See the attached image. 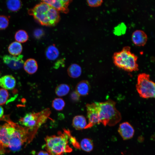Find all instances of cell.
<instances>
[{
  "label": "cell",
  "instance_id": "6da1fadb",
  "mask_svg": "<svg viewBox=\"0 0 155 155\" xmlns=\"http://www.w3.org/2000/svg\"><path fill=\"white\" fill-rule=\"evenodd\" d=\"M69 130L58 131L57 135L47 136L44 139V148L49 155H63L72 151L69 144Z\"/></svg>",
  "mask_w": 155,
  "mask_h": 155
},
{
  "label": "cell",
  "instance_id": "7a4b0ae2",
  "mask_svg": "<svg viewBox=\"0 0 155 155\" xmlns=\"http://www.w3.org/2000/svg\"><path fill=\"white\" fill-rule=\"evenodd\" d=\"M28 12L43 25H54L59 19L58 11L43 1L29 9Z\"/></svg>",
  "mask_w": 155,
  "mask_h": 155
},
{
  "label": "cell",
  "instance_id": "3957f363",
  "mask_svg": "<svg viewBox=\"0 0 155 155\" xmlns=\"http://www.w3.org/2000/svg\"><path fill=\"white\" fill-rule=\"evenodd\" d=\"M100 123L104 126H113L120 121L121 116L116 107V102L108 99L102 102H96Z\"/></svg>",
  "mask_w": 155,
  "mask_h": 155
},
{
  "label": "cell",
  "instance_id": "277c9868",
  "mask_svg": "<svg viewBox=\"0 0 155 155\" xmlns=\"http://www.w3.org/2000/svg\"><path fill=\"white\" fill-rule=\"evenodd\" d=\"M51 113L50 108H47L39 112L27 113L20 119V123L28 129L29 142L32 140L38 128L46 121Z\"/></svg>",
  "mask_w": 155,
  "mask_h": 155
},
{
  "label": "cell",
  "instance_id": "5b68a950",
  "mask_svg": "<svg viewBox=\"0 0 155 155\" xmlns=\"http://www.w3.org/2000/svg\"><path fill=\"white\" fill-rule=\"evenodd\" d=\"M130 47L126 46L120 51L115 53L113 56V63L119 68L128 72L138 70L137 57L131 51Z\"/></svg>",
  "mask_w": 155,
  "mask_h": 155
},
{
  "label": "cell",
  "instance_id": "8992f818",
  "mask_svg": "<svg viewBox=\"0 0 155 155\" xmlns=\"http://www.w3.org/2000/svg\"><path fill=\"white\" fill-rule=\"evenodd\" d=\"M136 88L141 97L144 98L155 97V83L150 80L149 74L142 73L138 75Z\"/></svg>",
  "mask_w": 155,
  "mask_h": 155
},
{
  "label": "cell",
  "instance_id": "52a82bcc",
  "mask_svg": "<svg viewBox=\"0 0 155 155\" xmlns=\"http://www.w3.org/2000/svg\"><path fill=\"white\" fill-rule=\"evenodd\" d=\"M15 131L9 143L8 146L12 151H17L20 149L23 144L29 138L28 129L23 127L13 122Z\"/></svg>",
  "mask_w": 155,
  "mask_h": 155
},
{
  "label": "cell",
  "instance_id": "ba28073f",
  "mask_svg": "<svg viewBox=\"0 0 155 155\" xmlns=\"http://www.w3.org/2000/svg\"><path fill=\"white\" fill-rule=\"evenodd\" d=\"M7 122L0 125V142L3 146L8 147L9 141L15 131L13 122L8 116L3 117L2 119Z\"/></svg>",
  "mask_w": 155,
  "mask_h": 155
},
{
  "label": "cell",
  "instance_id": "9c48e42d",
  "mask_svg": "<svg viewBox=\"0 0 155 155\" xmlns=\"http://www.w3.org/2000/svg\"><path fill=\"white\" fill-rule=\"evenodd\" d=\"M88 123L85 129L91 127L94 125L100 123L98 112L96 102L86 105Z\"/></svg>",
  "mask_w": 155,
  "mask_h": 155
},
{
  "label": "cell",
  "instance_id": "30bf717a",
  "mask_svg": "<svg viewBox=\"0 0 155 155\" xmlns=\"http://www.w3.org/2000/svg\"><path fill=\"white\" fill-rule=\"evenodd\" d=\"M23 57V55H21L16 56L5 55L3 57V62L10 68L18 69L23 66L24 61Z\"/></svg>",
  "mask_w": 155,
  "mask_h": 155
},
{
  "label": "cell",
  "instance_id": "8fae6325",
  "mask_svg": "<svg viewBox=\"0 0 155 155\" xmlns=\"http://www.w3.org/2000/svg\"><path fill=\"white\" fill-rule=\"evenodd\" d=\"M118 132L122 139L126 140L133 137L135 130L130 123L127 122H125L119 125Z\"/></svg>",
  "mask_w": 155,
  "mask_h": 155
},
{
  "label": "cell",
  "instance_id": "7c38bea8",
  "mask_svg": "<svg viewBox=\"0 0 155 155\" xmlns=\"http://www.w3.org/2000/svg\"><path fill=\"white\" fill-rule=\"evenodd\" d=\"M42 1L48 4L58 11H61L66 13L68 11V5L70 1L49 0H43Z\"/></svg>",
  "mask_w": 155,
  "mask_h": 155
},
{
  "label": "cell",
  "instance_id": "4fadbf2b",
  "mask_svg": "<svg viewBox=\"0 0 155 155\" xmlns=\"http://www.w3.org/2000/svg\"><path fill=\"white\" fill-rule=\"evenodd\" d=\"M131 39L133 43L138 46H144L146 43L148 37L146 33L143 31L136 30L132 33Z\"/></svg>",
  "mask_w": 155,
  "mask_h": 155
},
{
  "label": "cell",
  "instance_id": "5bb4252c",
  "mask_svg": "<svg viewBox=\"0 0 155 155\" xmlns=\"http://www.w3.org/2000/svg\"><path fill=\"white\" fill-rule=\"evenodd\" d=\"M16 80L10 75H6L0 78V86L5 90H11L15 86Z\"/></svg>",
  "mask_w": 155,
  "mask_h": 155
},
{
  "label": "cell",
  "instance_id": "9a60e30c",
  "mask_svg": "<svg viewBox=\"0 0 155 155\" xmlns=\"http://www.w3.org/2000/svg\"><path fill=\"white\" fill-rule=\"evenodd\" d=\"M90 89L88 82L84 80L79 82L75 87V92L79 95L85 96L88 95Z\"/></svg>",
  "mask_w": 155,
  "mask_h": 155
},
{
  "label": "cell",
  "instance_id": "2e32d148",
  "mask_svg": "<svg viewBox=\"0 0 155 155\" xmlns=\"http://www.w3.org/2000/svg\"><path fill=\"white\" fill-rule=\"evenodd\" d=\"M87 125L85 117L82 115H77L73 118L72 125L77 130L85 129Z\"/></svg>",
  "mask_w": 155,
  "mask_h": 155
},
{
  "label": "cell",
  "instance_id": "e0dca14e",
  "mask_svg": "<svg viewBox=\"0 0 155 155\" xmlns=\"http://www.w3.org/2000/svg\"><path fill=\"white\" fill-rule=\"evenodd\" d=\"M24 67L25 71L29 74H33L37 71L38 65L34 59L30 58L27 59L24 63Z\"/></svg>",
  "mask_w": 155,
  "mask_h": 155
},
{
  "label": "cell",
  "instance_id": "ac0fdd59",
  "mask_svg": "<svg viewBox=\"0 0 155 155\" xmlns=\"http://www.w3.org/2000/svg\"><path fill=\"white\" fill-rule=\"evenodd\" d=\"M67 72L70 77L75 78H78L81 75L82 70L81 67L79 65L73 63L70 65L68 67Z\"/></svg>",
  "mask_w": 155,
  "mask_h": 155
},
{
  "label": "cell",
  "instance_id": "d6986e66",
  "mask_svg": "<svg viewBox=\"0 0 155 155\" xmlns=\"http://www.w3.org/2000/svg\"><path fill=\"white\" fill-rule=\"evenodd\" d=\"M22 49V46L20 43L15 41L9 44L8 47V51L11 55L16 56L20 55Z\"/></svg>",
  "mask_w": 155,
  "mask_h": 155
},
{
  "label": "cell",
  "instance_id": "ffe728a7",
  "mask_svg": "<svg viewBox=\"0 0 155 155\" xmlns=\"http://www.w3.org/2000/svg\"><path fill=\"white\" fill-rule=\"evenodd\" d=\"M46 58L50 60L57 59L59 55V51L57 48L54 45L49 46L45 52Z\"/></svg>",
  "mask_w": 155,
  "mask_h": 155
},
{
  "label": "cell",
  "instance_id": "44dd1931",
  "mask_svg": "<svg viewBox=\"0 0 155 155\" xmlns=\"http://www.w3.org/2000/svg\"><path fill=\"white\" fill-rule=\"evenodd\" d=\"M70 90L69 86L65 84H61L57 86L55 90L56 94L58 96L62 97L67 95Z\"/></svg>",
  "mask_w": 155,
  "mask_h": 155
},
{
  "label": "cell",
  "instance_id": "7402d4cb",
  "mask_svg": "<svg viewBox=\"0 0 155 155\" xmlns=\"http://www.w3.org/2000/svg\"><path fill=\"white\" fill-rule=\"evenodd\" d=\"M80 145V149L87 152L91 151L94 148V144L92 141L88 138L83 139L81 141Z\"/></svg>",
  "mask_w": 155,
  "mask_h": 155
},
{
  "label": "cell",
  "instance_id": "603a6c76",
  "mask_svg": "<svg viewBox=\"0 0 155 155\" xmlns=\"http://www.w3.org/2000/svg\"><path fill=\"white\" fill-rule=\"evenodd\" d=\"M6 5L8 9L12 11H18L22 7L21 1L19 0H9L6 2Z\"/></svg>",
  "mask_w": 155,
  "mask_h": 155
},
{
  "label": "cell",
  "instance_id": "cb8c5ba5",
  "mask_svg": "<svg viewBox=\"0 0 155 155\" xmlns=\"http://www.w3.org/2000/svg\"><path fill=\"white\" fill-rule=\"evenodd\" d=\"M15 38L17 42L20 43L26 42L28 39V36L27 32L24 30H20L15 33Z\"/></svg>",
  "mask_w": 155,
  "mask_h": 155
},
{
  "label": "cell",
  "instance_id": "d4e9b609",
  "mask_svg": "<svg viewBox=\"0 0 155 155\" xmlns=\"http://www.w3.org/2000/svg\"><path fill=\"white\" fill-rule=\"evenodd\" d=\"M64 100L60 98H55L52 101V106L55 110L57 111H62L65 106Z\"/></svg>",
  "mask_w": 155,
  "mask_h": 155
},
{
  "label": "cell",
  "instance_id": "484cf974",
  "mask_svg": "<svg viewBox=\"0 0 155 155\" xmlns=\"http://www.w3.org/2000/svg\"><path fill=\"white\" fill-rule=\"evenodd\" d=\"M9 97L8 92L3 88L0 89V105H3L6 102Z\"/></svg>",
  "mask_w": 155,
  "mask_h": 155
},
{
  "label": "cell",
  "instance_id": "4316f807",
  "mask_svg": "<svg viewBox=\"0 0 155 155\" xmlns=\"http://www.w3.org/2000/svg\"><path fill=\"white\" fill-rule=\"evenodd\" d=\"M9 24V18L3 15L0 16V30L6 29Z\"/></svg>",
  "mask_w": 155,
  "mask_h": 155
},
{
  "label": "cell",
  "instance_id": "83f0119b",
  "mask_svg": "<svg viewBox=\"0 0 155 155\" xmlns=\"http://www.w3.org/2000/svg\"><path fill=\"white\" fill-rule=\"evenodd\" d=\"M125 26L123 24H121L117 26L114 32L116 35H120L125 33L126 30Z\"/></svg>",
  "mask_w": 155,
  "mask_h": 155
},
{
  "label": "cell",
  "instance_id": "f1b7e54d",
  "mask_svg": "<svg viewBox=\"0 0 155 155\" xmlns=\"http://www.w3.org/2000/svg\"><path fill=\"white\" fill-rule=\"evenodd\" d=\"M69 136V140L70 142V143L75 148L80 149V144L77 141L75 138L72 136L70 131H69L68 132Z\"/></svg>",
  "mask_w": 155,
  "mask_h": 155
},
{
  "label": "cell",
  "instance_id": "f546056e",
  "mask_svg": "<svg viewBox=\"0 0 155 155\" xmlns=\"http://www.w3.org/2000/svg\"><path fill=\"white\" fill-rule=\"evenodd\" d=\"M103 1L102 0H88L87 2L88 5L92 7L100 6L102 3Z\"/></svg>",
  "mask_w": 155,
  "mask_h": 155
},
{
  "label": "cell",
  "instance_id": "4dcf8cb0",
  "mask_svg": "<svg viewBox=\"0 0 155 155\" xmlns=\"http://www.w3.org/2000/svg\"><path fill=\"white\" fill-rule=\"evenodd\" d=\"M43 34V30L40 29H36L34 32V35L37 38H40L42 36Z\"/></svg>",
  "mask_w": 155,
  "mask_h": 155
},
{
  "label": "cell",
  "instance_id": "1f68e13d",
  "mask_svg": "<svg viewBox=\"0 0 155 155\" xmlns=\"http://www.w3.org/2000/svg\"><path fill=\"white\" fill-rule=\"evenodd\" d=\"M37 155H49L47 151H40L38 152Z\"/></svg>",
  "mask_w": 155,
  "mask_h": 155
},
{
  "label": "cell",
  "instance_id": "d6a6232c",
  "mask_svg": "<svg viewBox=\"0 0 155 155\" xmlns=\"http://www.w3.org/2000/svg\"><path fill=\"white\" fill-rule=\"evenodd\" d=\"M4 113V110L3 107L0 106V119L2 117Z\"/></svg>",
  "mask_w": 155,
  "mask_h": 155
},
{
  "label": "cell",
  "instance_id": "836d02e7",
  "mask_svg": "<svg viewBox=\"0 0 155 155\" xmlns=\"http://www.w3.org/2000/svg\"><path fill=\"white\" fill-rule=\"evenodd\" d=\"M0 152H2L3 153L5 152L4 149V146L0 142Z\"/></svg>",
  "mask_w": 155,
  "mask_h": 155
},
{
  "label": "cell",
  "instance_id": "e575fe53",
  "mask_svg": "<svg viewBox=\"0 0 155 155\" xmlns=\"http://www.w3.org/2000/svg\"><path fill=\"white\" fill-rule=\"evenodd\" d=\"M3 154V153L0 152V154Z\"/></svg>",
  "mask_w": 155,
  "mask_h": 155
}]
</instances>
